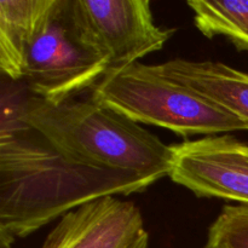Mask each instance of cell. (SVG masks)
Returning <instances> with one entry per match:
<instances>
[{
	"label": "cell",
	"mask_w": 248,
	"mask_h": 248,
	"mask_svg": "<svg viewBox=\"0 0 248 248\" xmlns=\"http://www.w3.org/2000/svg\"><path fill=\"white\" fill-rule=\"evenodd\" d=\"M194 23L206 38L222 35L239 50L248 51V0H190Z\"/></svg>",
	"instance_id": "cell-10"
},
{
	"label": "cell",
	"mask_w": 248,
	"mask_h": 248,
	"mask_svg": "<svg viewBox=\"0 0 248 248\" xmlns=\"http://www.w3.org/2000/svg\"><path fill=\"white\" fill-rule=\"evenodd\" d=\"M108 70V57L85 31L73 0H53L26 53L28 89L58 104L93 89Z\"/></svg>",
	"instance_id": "cell-4"
},
{
	"label": "cell",
	"mask_w": 248,
	"mask_h": 248,
	"mask_svg": "<svg viewBox=\"0 0 248 248\" xmlns=\"http://www.w3.org/2000/svg\"><path fill=\"white\" fill-rule=\"evenodd\" d=\"M173 147L170 178L199 198L248 205V144L229 135L206 136Z\"/></svg>",
	"instance_id": "cell-6"
},
{
	"label": "cell",
	"mask_w": 248,
	"mask_h": 248,
	"mask_svg": "<svg viewBox=\"0 0 248 248\" xmlns=\"http://www.w3.org/2000/svg\"><path fill=\"white\" fill-rule=\"evenodd\" d=\"M148 244H149V235H144L137 244L132 248H148Z\"/></svg>",
	"instance_id": "cell-12"
},
{
	"label": "cell",
	"mask_w": 248,
	"mask_h": 248,
	"mask_svg": "<svg viewBox=\"0 0 248 248\" xmlns=\"http://www.w3.org/2000/svg\"><path fill=\"white\" fill-rule=\"evenodd\" d=\"M155 182L74 161L18 116L9 119L0 132V248H12L80 206L143 193Z\"/></svg>",
	"instance_id": "cell-1"
},
{
	"label": "cell",
	"mask_w": 248,
	"mask_h": 248,
	"mask_svg": "<svg viewBox=\"0 0 248 248\" xmlns=\"http://www.w3.org/2000/svg\"><path fill=\"white\" fill-rule=\"evenodd\" d=\"M78 19L106 53L109 70L162 50L176 29L155 24L148 0H73Z\"/></svg>",
	"instance_id": "cell-5"
},
{
	"label": "cell",
	"mask_w": 248,
	"mask_h": 248,
	"mask_svg": "<svg viewBox=\"0 0 248 248\" xmlns=\"http://www.w3.org/2000/svg\"><path fill=\"white\" fill-rule=\"evenodd\" d=\"M156 72L186 85L239 119L248 128V74L222 62L182 58L154 65Z\"/></svg>",
	"instance_id": "cell-8"
},
{
	"label": "cell",
	"mask_w": 248,
	"mask_h": 248,
	"mask_svg": "<svg viewBox=\"0 0 248 248\" xmlns=\"http://www.w3.org/2000/svg\"><path fill=\"white\" fill-rule=\"evenodd\" d=\"M18 118L80 164L157 181L171 173L172 145L91 97L58 104L31 97L24 102Z\"/></svg>",
	"instance_id": "cell-2"
},
{
	"label": "cell",
	"mask_w": 248,
	"mask_h": 248,
	"mask_svg": "<svg viewBox=\"0 0 248 248\" xmlns=\"http://www.w3.org/2000/svg\"><path fill=\"white\" fill-rule=\"evenodd\" d=\"M147 234L135 203L108 196L63 216L41 248H132Z\"/></svg>",
	"instance_id": "cell-7"
},
{
	"label": "cell",
	"mask_w": 248,
	"mask_h": 248,
	"mask_svg": "<svg viewBox=\"0 0 248 248\" xmlns=\"http://www.w3.org/2000/svg\"><path fill=\"white\" fill-rule=\"evenodd\" d=\"M203 248H248V205H225L208 228Z\"/></svg>",
	"instance_id": "cell-11"
},
{
	"label": "cell",
	"mask_w": 248,
	"mask_h": 248,
	"mask_svg": "<svg viewBox=\"0 0 248 248\" xmlns=\"http://www.w3.org/2000/svg\"><path fill=\"white\" fill-rule=\"evenodd\" d=\"M53 0H0V68L12 80L23 79L26 53Z\"/></svg>",
	"instance_id": "cell-9"
},
{
	"label": "cell",
	"mask_w": 248,
	"mask_h": 248,
	"mask_svg": "<svg viewBox=\"0 0 248 248\" xmlns=\"http://www.w3.org/2000/svg\"><path fill=\"white\" fill-rule=\"evenodd\" d=\"M91 98L135 123L167 128L182 137L248 130L210 99L140 62L108 70L92 89Z\"/></svg>",
	"instance_id": "cell-3"
}]
</instances>
